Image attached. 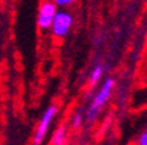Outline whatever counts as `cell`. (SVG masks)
Listing matches in <instances>:
<instances>
[{
	"instance_id": "2",
	"label": "cell",
	"mask_w": 147,
	"mask_h": 145,
	"mask_svg": "<svg viewBox=\"0 0 147 145\" xmlns=\"http://www.w3.org/2000/svg\"><path fill=\"white\" fill-rule=\"evenodd\" d=\"M71 26H72V16L70 13L64 12V11L55 13L54 20H53V24H51V29L54 35L57 37L67 35Z\"/></svg>"
},
{
	"instance_id": "8",
	"label": "cell",
	"mask_w": 147,
	"mask_h": 145,
	"mask_svg": "<svg viewBox=\"0 0 147 145\" xmlns=\"http://www.w3.org/2000/svg\"><path fill=\"white\" fill-rule=\"evenodd\" d=\"M138 144L147 145V128H146V131L141 135V137H139V140H138Z\"/></svg>"
},
{
	"instance_id": "9",
	"label": "cell",
	"mask_w": 147,
	"mask_h": 145,
	"mask_svg": "<svg viewBox=\"0 0 147 145\" xmlns=\"http://www.w3.org/2000/svg\"><path fill=\"white\" fill-rule=\"evenodd\" d=\"M55 4H58V5H68L70 3H72L74 0H54Z\"/></svg>"
},
{
	"instance_id": "5",
	"label": "cell",
	"mask_w": 147,
	"mask_h": 145,
	"mask_svg": "<svg viewBox=\"0 0 147 145\" xmlns=\"http://www.w3.org/2000/svg\"><path fill=\"white\" fill-rule=\"evenodd\" d=\"M66 132H67L66 127H59L58 130L54 132V135H53L51 144H54V145L64 144V142H66Z\"/></svg>"
},
{
	"instance_id": "7",
	"label": "cell",
	"mask_w": 147,
	"mask_h": 145,
	"mask_svg": "<svg viewBox=\"0 0 147 145\" xmlns=\"http://www.w3.org/2000/svg\"><path fill=\"white\" fill-rule=\"evenodd\" d=\"M82 122H83L82 112H76V114L74 115V118H72V126H74L75 128H78V127H80Z\"/></svg>"
},
{
	"instance_id": "3",
	"label": "cell",
	"mask_w": 147,
	"mask_h": 145,
	"mask_svg": "<svg viewBox=\"0 0 147 145\" xmlns=\"http://www.w3.org/2000/svg\"><path fill=\"white\" fill-rule=\"evenodd\" d=\"M55 115H57V106H50V107H47L45 114L42 115V119H41L38 127H37L36 133H34V144H41V142L43 141V137H45L46 132L49 130L50 124H51Z\"/></svg>"
},
{
	"instance_id": "4",
	"label": "cell",
	"mask_w": 147,
	"mask_h": 145,
	"mask_svg": "<svg viewBox=\"0 0 147 145\" xmlns=\"http://www.w3.org/2000/svg\"><path fill=\"white\" fill-rule=\"evenodd\" d=\"M55 13H57V7L54 3H51V1L43 3L40 8V13H38V26L41 29L51 27Z\"/></svg>"
},
{
	"instance_id": "6",
	"label": "cell",
	"mask_w": 147,
	"mask_h": 145,
	"mask_svg": "<svg viewBox=\"0 0 147 145\" xmlns=\"http://www.w3.org/2000/svg\"><path fill=\"white\" fill-rule=\"evenodd\" d=\"M101 75H102V67L101 65H96L91 72V76H89V81H91L92 85H95L96 82L100 80Z\"/></svg>"
},
{
	"instance_id": "1",
	"label": "cell",
	"mask_w": 147,
	"mask_h": 145,
	"mask_svg": "<svg viewBox=\"0 0 147 145\" xmlns=\"http://www.w3.org/2000/svg\"><path fill=\"white\" fill-rule=\"evenodd\" d=\"M113 85H114V80L113 79H107L104 82V85L101 86L100 92L95 96L92 103L89 105L88 110H87V120L92 122L95 120L96 116L98 115V112L102 110V107L105 106V103L108 102L110 97V93H112V89H113Z\"/></svg>"
}]
</instances>
